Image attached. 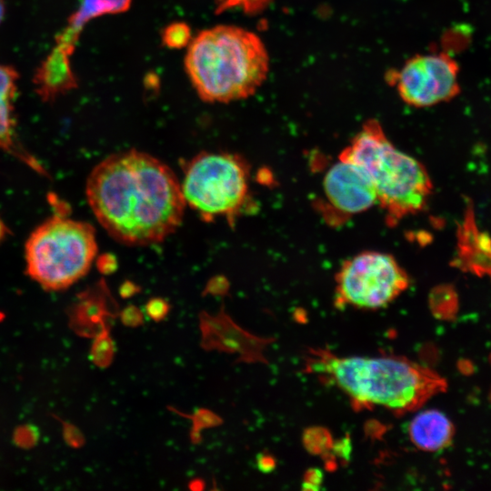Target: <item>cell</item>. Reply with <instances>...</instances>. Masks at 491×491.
Here are the masks:
<instances>
[{"label":"cell","instance_id":"cell-1","mask_svg":"<svg viewBox=\"0 0 491 491\" xmlns=\"http://www.w3.org/2000/svg\"><path fill=\"white\" fill-rule=\"evenodd\" d=\"M86 197L100 225L129 246L162 242L180 225L186 205L172 169L136 150L99 163L87 178Z\"/></svg>","mask_w":491,"mask_h":491},{"label":"cell","instance_id":"cell-2","mask_svg":"<svg viewBox=\"0 0 491 491\" xmlns=\"http://www.w3.org/2000/svg\"><path fill=\"white\" fill-rule=\"evenodd\" d=\"M307 368L357 406L400 414L419 408L446 388L434 370L399 356H339L317 350L311 353Z\"/></svg>","mask_w":491,"mask_h":491},{"label":"cell","instance_id":"cell-3","mask_svg":"<svg viewBox=\"0 0 491 491\" xmlns=\"http://www.w3.org/2000/svg\"><path fill=\"white\" fill-rule=\"evenodd\" d=\"M185 68L202 100L229 103L256 93L267 76L269 57L255 33L235 25H216L192 38Z\"/></svg>","mask_w":491,"mask_h":491},{"label":"cell","instance_id":"cell-4","mask_svg":"<svg viewBox=\"0 0 491 491\" xmlns=\"http://www.w3.org/2000/svg\"><path fill=\"white\" fill-rule=\"evenodd\" d=\"M338 158L356 165L368 176L391 226L420 212L432 193L425 166L397 149L376 119L364 123Z\"/></svg>","mask_w":491,"mask_h":491},{"label":"cell","instance_id":"cell-5","mask_svg":"<svg viewBox=\"0 0 491 491\" xmlns=\"http://www.w3.org/2000/svg\"><path fill=\"white\" fill-rule=\"evenodd\" d=\"M96 252L91 225L53 216L38 225L25 243L26 272L45 289H65L88 272Z\"/></svg>","mask_w":491,"mask_h":491},{"label":"cell","instance_id":"cell-6","mask_svg":"<svg viewBox=\"0 0 491 491\" xmlns=\"http://www.w3.org/2000/svg\"><path fill=\"white\" fill-rule=\"evenodd\" d=\"M249 166L238 155L201 152L184 168L185 204L205 221L225 217L233 225L248 199Z\"/></svg>","mask_w":491,"mask_h":491},{"label":"cell","instance_id":"cell-7","mask_svg":"<svg viewBox=\"0 0 491 491\" xmlns=\"http://www.w3.org/2000/svg\"><path fill=\"white\" fill-rule=\"evenodd\" d=\"M409 282L392 255L364 251L341 265L336 275L335 302L340 307L380 309L396 299Z\"/></svg>","mask_w":491,"mask_h":491},{"label":"cell","instance_id":"cell-8","mask_svg":"<svg viewBox=\"0 0 491 491\" xmlns=\"http://www.w3.org/2000/svg\"><path fill=\"white\" fill-rule=\"evenodd\" d=\"M459 65L445 52L419 54L399 69L388 70L386 83L406 105L424 108L448 102L461 92Z\"/></svg>","mask_w":491,"mask_h":491},{"label":"cell","instance_id":"cell-9","mask_svg":"<svg viewBox=\"0 0 491 491\" xmlns=\"http://www.w3.org/2000/svg\"><path fill=\"white\" fill-rule=\"evenodd\" d=\"M323 191V215L335 224L377 204L376 190L368 176L356 165L340 159L326 172Z\"/></svg>","mask_w":491,"mask_h":491},{"label":"cell","instance_id":"cell-10","mask_svg":"<svg viewBox=\"0 0 491 491\" xmlns=\"http://www.w3.org/2000/svg\"><path fill=\"white\" fill-rule=\"evenodd\" d=\"M198 319L203 349L237 354V362H265L263 350L269 340L257 337L240 327L225 312L224 306L215 315L202 311Z\"/></svg>","mask_w":491,"mask_h":491},{"label":"cell","instance_id":"cell-11","mask_svg":"<svg viewBox=\"0 0 491 491\" xmlns=\"http://www.w3.org/2000/svg\"><path fill=\"white\" fill-rule=\"evenodd\" d=\"M132 0H82L79 8L72 15L67 27L58 36L49 57L57 63H70L75 45L85 25L96 17L123 13L129 9Z\"/></svg>","mask_w":491,"mask_h":491},{"label":"cell","instance_id":"cell-12","mask_svg":"<svg viewBox=\"0 0 491 491\" xmlns=\"http://www.w3.org/2000/svg\"><path fill=\"white\" fill-rule=\"evenodd\" d=\"M119 306L106 286L100 283L86 292L79 300L75 309L78 330L88 336H95L110 327V322L118 316Z\"/></svg>","mask_w":491,"mask_h":491},{"label":"cell","instance_id":"cell-13","mask_svg":"<svg viewBox=\"0 0 491 491\" xmlns=\"http://www.w3.org/2000/svg\"><path fill=\"white\" fill-rule=\"evenodd\" d=\"M407 433L417 448L436 452L451 445L455 430L452 422L444 413L430 409L416 414L410 420Z\"/></svg>","mask_w":491,"mask_h":491},{"label":"cell","instance_id":"cell-14","mask_svg":"<svg viewBox=\"0 0 491 491\" xmlns=\"http://www.w3.org/2000/svg\"><path fill=\"white\" fill-rule=\"evenodd\" d=\"M16 75L7 66L0 65V148L14 151L13 100Z\"/></svg>","mask_w":491,"mask_h":491},{"label":"cell","instance_id":"cell-15","mask_svg":"<svg viewBox=\"0 0 491 491\" xmlns=\"http://www.w3.org/2000/svg\"><path fill=\"white\" fill-rule=\"evenodd\" d=\"M168 408L181 416L187 417L192 422L189 437L193 444H199L202 441L201 430L220 426L223 419L215 412L206 408H197L193 414L187 415L180 412L175 407Z\"/></svg>","mask_w":491,"mask_h":491},{"label":"cell","instance_id":"cell-16","mask_svg":"<svg viewBox=\"0 0 491 491\" xmlns=\"http://www.w3.org/2000/svg\"><path fill=\"white\" fill-rule=\"evenodd\" d=\"M115 351L110 327H107L95 336L91 350L94 363L100 367L109 366L114 360Z\"/></svg>","mask_w":491,"mask_h":491},{"label":"cell","instance_id":"cell-17","mask_svg":"<svg viewBox=\"0 0 491 491\" xmlns=\"http://www.w3.org/2000/svg\"><path fill=\"white\" fill-rule=\"evenodd\" d=\"M161 39L168 48H182L187 46L192 40L191 29L184 22H174L163 29Z\"/></svg>","mask_w":491,"mask_h":491},{"label":"cell","instance_id":"cell-18","mask_svg":"<svg viewBox=\"0 0 491 491\" xmlns=\"http://www.w3.org/2000/svg\"><path fill=\"white\" fill-rule=\"evenodd\" d=\"M170 311V306L166 300L161 297H153L145 305V313L155 322L164 320Z\"/></svg>","mask_w":491,"mask_h":491},{"label":"cell","instance_id":"cell-19","mask_svg":"<svg viewBox=\"0 0 491 491\" xmlns=\"http://www.w3.org/2000/svg\"><path fill=\"white\" fill-rule=\"evenodd\" d=\"M118 316L122 324L128 327H137L144 324L142 311L133 305H129L119 311Z\"/></svg>","mask_w":491,"mask_h":491},{"label":"cell","instance_id":"cell-20","mask_svg":"<svg viewBox=\"0 0 491 491\" xmlns=\"http://www.w3.org/2000/svg\"><path fill=\"white\" fill-rule=\"evenodd\" d=\"M229 284L225 277L216 276L211 279L204 291V295L224 296L227 294Z\"/></svg>","mask_w":491,"mask_h":491},{"label":"cell","instance_id":"cell-21","mask_svg":"<svg viewBox=\"0 0 491 491\" xmlns=\"http://www.w3.org/2000/svg\"><path fill=\"white\" fill-rule=\"evenodd\" d=\"M271 0H243L241 8L247 14H257L264 10Z\"/></svg>","mask_w":491,"mask_h":491},{"label":"cell","instance_id":"cell-22","mask_svg":"<svg viewBox=\"0 0 491 491\" xmlns=\"http://www.w3.org/2000/svg\"><path fill=\"white\" fill-rule=\"evenodd\" d=\"M139 291V286L130 281L124 282L119 288L120 296L123 298H129Z\"/></svg>","mask_w":491,"mask_h":491},{"label":"cell","instance_id":"cell-23","mask_svg":"<svg viewBox=\"0 0 491 491\" xmlns=\"http://www.w3.org/2000/svg\"><path fill=\"white\" fill-rule=\"evenodd\" d=\"M98 267L100 271L104 274H110L114 272L116 268V262L115 257H111L110 255H106L105 257H103L100 260Z\"/></svg>","mask_w":491,"mask_h":491},{"label":"cell","instance_id":"cell-24","mask_svg":"<svg viewBox=\"0 0 491 491\" xmlns=\"http://www.w3.org/2000/svg\"><path fill=\"white\" fill-rule=\"evenodd\" d=\"M256 463L262 472H269L275 466L274 459L266 454H260L257 456Z\"/></svg>","mask_w":491,"mask_h":491},{"label":"cell","instance_id":"cell-25","mask_svg":"<svg viewBox=\"0 0 491 491\" xmlns=\"http://www.w3.org/2000/svg\"><path fill=\"white\" fill-rule=\"evenodd\" d=\"M243 0H215L216 11L218 13L235 8L241 7Z\"/></svg>","mask_w":491,"mask_h":491},{"label":"cell","instance_id":"cell-26","mask_svg":"<svg viewBox=\"0 0 491 491\" xmlns=\"http://www.w3.org/2000/svg\"><path fill=\"white\" fill-rule=\"evenodd\" d=\"M205 486V482L200 479V478H195L193 479L189 485H188V487L191 489V490H194V491H199V490H202Z\"/></svg>","mask_w":491,"mask_h":491},{"label":"cell","instance_id":"cell-27","mask_svg":"<svg viewBox=\"0 0 491 491\" xmlns=\"http://www.w3.org/2000/svg\"><path fill=\"white\" fill-rule=\"evenodd\" d=\"M3 15H4V5H3L2 0H0V21L3 17Z\"/></svg>","mask_w":491,"mask_h":491},{"label":"cell","instance_id":"cell-28","mask_svg":"<svg viewBox=\"0 0 491 491\" xmlns=\"http://www.w3.org/2000/svg\"><path fill=\"white\" fill-rule=\"evenodd\" d=\"M489 360H490V364H491V356H490ZM490 399H491V392H490Z\"/></svg>","mask_w":491,"mask_h":491}]
</instances>
